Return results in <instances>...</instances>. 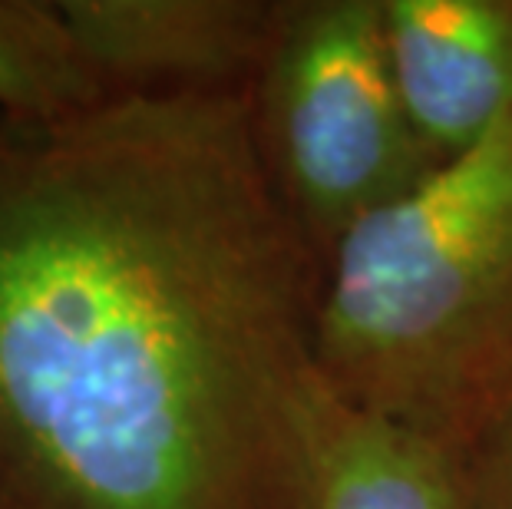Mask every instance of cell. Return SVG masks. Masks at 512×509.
Here are the masks:
<instances>
[{"mask_svg": "<svg viewBox=\"0 0 512 509\" xmlns=\"http://www.w3.org/2000/svg\"><path fill=\"white\" fill-rule=\"evenodd\" d=\"M321 288L245 93L0 116V509H318Z\"/></svg>", "mask_w": 512, "mask_h": 509, "instance_id": "obj_1", "label": "cell"}, {"mask_svg": "<svg viewBox=\"0 0 512 509\" xmlns=\"http://www.w3.org/2000/svg\"><path fill=\"white\" fill-rule=\"evenodd\" d=\"M331 397L460 460L512 410V119L324 258Z\"/></svg>", "mask_w": 512, "mask_h": 509, "instance_id": "obj_2", "label": "cell"}, {"mask_svg": "<svg viewBox=\"0 0 512 509\" xmlns=\"http://www.w3.org/2000/svg\"><path fill=\"white\" fill-rule=\"evenodd\" d=\"M245 103L278 196L324 258L440 166L403 106L384 0H285Z\"/></svg>", "mask_w": 512, "mask_h": 509, "instance_id": "obj_3", "label": "cell"}, {"mask_svg": "<svg viewBox=\"0 0 512 509\" xmlns=\"http://www.w3.org/2000/svg\"><path fill=\"white\" fill-rule=\"evenodd\" d=\"M110 100L248 93L285 0H60Z\"/></svg>", "mask_w": 512, "mask_h": 509, "instance_id": "obj_4", "label": "cell"}, {"mask_svg": "<svg viewBox=\"0 0 512 509\" xmlns=\"http://www.w3.org/2000/svg\"><path fill=\"white\" fill-rule=\"evenodd\" d=\"M403 106L440 162L512 119V0H384Z\"/></svg>", "mask_w": 512, "mask_h": 509, "instance_id": "obj_5", "label": "cell"}, {"mask_svg": "<svg viewBox=\"0 0 512 509\" xmlns=\"http://www.w3.org/2000/svg\"><path fill=\"white\" fill-rule=\"evenodd\" d=\"M318 509H470L466 460L324 394Z\"/></svg>", "mask_w": 512, "mask_h": 509, "instance_id": "obj_6", "label": "cell"}, {"mask_svg": "<svg viewBox=\"0 0 512 509\" xmlns=\"http://www.w3.org/2000/svg\"><path fill=\"white\" fill-rule=\"evenodd\" d=\"M110 103L60 4L0 0V116L60 123Z\"/></svg>", "mask_w": 512, "mask_h": 509, "instance_id": "obj_7", "label": "cell"}, {"mask_svg": "<svg viewBox=\"0 0 512 509\" xmlns=\"http://www.w3.org/2000/svg\"><path fill=\"white\" fill-rule=\"evenodd\" d=\"M470 509H512V410L466 460Z\"/></svg>", "mask_w": 512, "mask_h": 509, "instance_id": "obj_8", "label": "cell"}]
</instances>
